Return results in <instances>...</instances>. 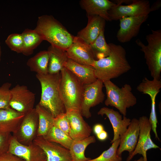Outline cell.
Masks as SVG:
<instances>
[{
    "label": "cell",
    "mask_w": 161,
    "mask_h": 161,
    "mask_svg": "<svg viewBox=\"0 0 161 161\" xmlns=\"http://www.w3.org/2000/svg\"><path fill=\"white\" fill-rule=\"evenodd\" d=\"M35 108L38 117L37 136L44 137L54 126V117L49 111L38 103Z\"/></svg>",
    "instance_id": "obj_26"
},
{
    "label": "cell",
    "mask_w": 161,
    "mask_h": 161,
    "mask_svg": "<svg viewBox=\"0 0 161 161\" xmlns=\"http://www.w3.org/2000/svg\"><path fill=\"white\" fill-rule=\"evenodd\" d=\"M97 114L102 116L106 115L111 123L113 130L114 137L111 140V143L120 138L127 130L131 120L126 116H123L122 117L118 112L106 107L101 108L98 112Z\"/></svg>",
    "instance_id": "obj_18"
},
{
    "label": "cell",
    "mask_w": 161,
    "mask_h": 161,
    "mask_svg": "<svg viewBox=\"0 0 161 161\" xmlns=\"http://www.w3.org/2000/svg\"><path fill=\"white\" fill-rule=\"evenodd\" d=\"M148 17V15H147L124 17L120 19V28L116 35L118 41L120 43H126L137 36L142 24Z\"/></svg>",
    "instance_id": "obj_14"
},
{
    "label": "cell",
    "mask_w": 161,
    "mask_h": 161,
    "mask_svg": "<svg viewBox=\"0 0 161 161\" xmlns=\"http://www.w3.org/2000/svg\"><path fill=\"white\" fill-rule=\"evenodd\" d=\"M103 82L106 95L105 105L115 107L123 116H126L127 109L137 103V99L132 92L131 86L126 84L120 88L111 80Z\"/></svg>",
    "instance_id": "obj_6"
},
{
    "label": "cell",
    "mask_w": 161,
    "mask_h": 161,
    "mask_svg": "<svg viewBox=\"0 0 161 161\" xmlns=\"http://www.w3.org/2000/svg\"><path fill=\"white\" fill-rule=\"evenodd\" d=\"M70 161H73L72 160H71Z\"/></svg>",
    "instance_id": "obj_43"
},
{
    "label": "cell",
    "mask_w": 161,
    "mask_h": 161,
    "mask_svg": "<svg viewBox=\"0 0 161 161\" xmlns=\"http://www.w3.org/2000/svg\"><path fill=\"white\" fill-rule=\"evenodd\" d=\"M60 72V91L66 111L70 109L80 111L84 85L65 67Z\"/></svg>",
    "instance_id": "obj_4"
},
{
    "label": "cell",
    "mask_w": 161,
    "mask_h": 161,
    "mask_svg": "<svg viewBox=\"0 0 161 161\" xmlns=\"http://www.w3.org/2000/svg\"><path fill=\"white\" fill-rule=\"evenodd\" d=\"M151 100V109L150 114L149 120L151 123L152 126V130L154 132L155 138L160 140L157 132V128L158 121L157 117L156 106L155 97L150 98Z\"/></svg>",
    "instance_id": "obj_35"
},
{
    "label": "cell",
    "mask_w": 161,
    "mask_h": 161,
    "mask_svg": "<svg viewBox=\"0 0 161 161\" xmlns=\"http://www.w3.org/2000/svg\"><path fill=\"white\" fill-rule=\"evenodd\" d=\"M11 134L0 132V156L8 152Z\"/></svg>",
    "instance_id": "obj_36"
},
{
    "label": "cell",
    "mask_w": 161,
    "mask_h": 161,
    "mask_svg": "<svg viewBox=\"0 0 161 161\" xmlns=\"http://www.w3.org/2000/svg\"><path fill=\"white\" fill-rule=\"evenodd\" d=\"M8 152L24 161H47L46 155L39 146L33 143L25 145L19 142L13 135L11 137Z\"/></svg>",
    "instance_id": "obj_12"
},
{
    "label": "cell",
    "mask_w": 161,
    "mask_h": 161,
    "mask_svg": "<svg viewBox=\"0 0 161 161\" xmlns=\"http://www.w3.org/2000/svg\"><path fill=\"white\" fill-rule=\"evenodd\" d=\"M148 44L145 45L139 39L135 41L144 55L146 63L153 78L160 79L161 73V30H151L146 35Z\"/></svg>",
    "instance_id": "obj_5"
},
{
    "label": "cell",
    "mask_w": 161,
    "mask_h": 161,
    "mask_svg": "<svg viewBox=\"0 0 161 161\" xmlns=\"http://www.w3.org/2000/svg\"><path fill=\"white\" fill-rule=\"evenodd\" d=\"M5 43L11 50L17 53H22L23 41L21 34L13 33L10 34L5 40Z\"/></svg>",
    "instance_id": "obj_32"
},
{
    "label": "cell",
    "mask_w": 161,
    "mask_h": 161,
    "mask_svg": "<svg viewBox=\"0 0 161 161\" xmlns=\"http://www.w3.org/2000/svg\"><path fill=\"white\" fill-rule=\"evenodd\" d=\"M134 161H144V159L143 157L140 158L139 159L137 160H135Z\"/></svg>",
    "instance_id": "obj_41"
},
{
    "label": "cell",
    "mask_w": 161,
    "mask_h": 161,
    "mask_svg": "<svg viewBox=\"0 0 161 161\" xmlns=\"http://www.w3.org/2000/svg\"><path fill=\"white\" fill-rule=\"evenodd\" d=\"M41 84V94L38 104L49 111L54 117L66 112L60 94L59 85L60 72L46 75L36 74Z\"/></svg>",
    "instance_id": "obj_2"
},
{
    "label": "cell",
    "mask_w": 161,
    "mask_h": 161,
    "mask_svg": "<svg viewBox=\"0 0 161 161\" xmlns=\"http://www.w3.org/2000/svg\"><path fill=\"white\" fill-rule=\"evenodd\" d=\"M49 54L47 50L41 51L27 61V65L31 71L36 74L46 75L48 73Z\"/></svg>",
    "instance_id": "obj_25"
},
{
    "label": "cell",
    "mask_w": 161,
    "mask_h": 161,
    "mask_svg": "<svg viewBox=\"0 0 161 161\" xmlns=\"http://www.w3.org/2000/svg\"><path fill=\"white\" fill-rule=\"evenodd\" d=\"M38 126V115L34 108L25 114L19 129L13 135L20 143L28 145L36 137Z\"/></svg>",
    "instance_id": "obj_13"
},
{
    "label": "cell",
    "mask_w": 161,
    "mask_h": 161,
    "mask_svg": "<svg viewBox=\"0 0 161 161\" xmlns=\"http://www.w3.org/2000/svg\"><path fill=\"white\" fill-rule=\"evenodd\" d=\"M94 136H89L81 140H73L69 149L73 161H86L91 159L85 155V151L90 144L96 142Z\"/></svg>",
    "instance_id": "obj_27"
},
{
    "label": "cell",
    "mask_w": 161,
    "mask_h": 161,
    "mask_svg": "<svg viewBox=\"0 0 161 161\" xmlns=\"http://www.w3.org/2000/svg\"><path fill=\"white\" fill-rule=\"evenodd\" d=\"M120 139L112 143L109 148L104 151L99 156L86 161H122V156L118 155L117 154Z\"/></svg>",
    "instance_id": "obj_31"
},
{
    "label": "cell",
    "mask_w": 161,
    "mask_h": 161,
    "mask_svg": "<svg viewBox=\"0 0 161 161\" xmlns=\"http://www.w3.org/2000/svg\"><path fill=\"white\" fill-rule=\"evenodd\" d=\"M149 1L146 0H133L127 5L116 4L109 11L111 21L119 20L124 17L148 15L150 13Z\"/></svg>",
    "instance_id": "obj_9"
},
{
    "label": "cell",
    "mask_w": 161,
    "mask_h": 161,
    "mask_svg": "<svg viewBox=\"0 0 161 161\" xmlns=\"http://www.w3.org/2000/svg\"><path fill=\"white\" fill-rule=\"evenodd\" d=\"M96 136L98 139L100 141L105 140L108 137V133L104 130Z\"/></svg>",
    "instance_id": "obj_40"
},
{
    "label": "cell",
    "mask_w": 161,
    "mask_h": 161,
    "mask_svg": "<svg viewBox=\"0 0 161 161\" xmlns=\"http://www.w3.org/2000/svg\"><path fill=\"white\" fill-rule=\"evenodd\" d=\"M66 113L70 123L69 136L73 140H82L90 136L92 129L84 120L80 110L70 109Z\"/></svg>",
    "instance_id": "obj_15"
},
{
    "label": "cell",
    "mask_w": 161,
    "mask_h": 161,
    "mask_svg": "<svg viewBox=\"0 0 161 161\" xmlns=\"http://www.w3.org/2000/svg\"><path fill=\"white\" fill-rule=\"evenodd\" d=\"M103 82L97 79L94 82L84 85L80 112L83 117L88 118L91 116V108L102 103L105 95L103 91Z\"/></svg>",
    "instance_id": "obj_7"
},
{
    "label": "cell",
    "mask_w": 161,
    "mask_h": 161,
    "mask_svg": "<svg viewBox=\"0 0 161 161\" xmlns=\"http://www.w3.org/2000/svg\"><path fill=\"white\" fill-rule=\"evenodd\" d=\"M47 51L49 54L48 73L52 74L60 72L68 59L66 50L50 45Z\"/></svg>",
    "instance_id": "obj_23"
},
{
    "label": "cell",
    "mask_w": 161,
    "mask_h": 161,
    "mask_svg": "<svg viewBox=\"0 0 161 161\" xmlns=\"http://www.w3.org/2000/svg\"><path fill=\"white\" fill-rule=\"evenodd\" d=\"M161 88V80L153 78L150 80L145 77L137 86V89L139 92L150 96L157 95L160 91Z\"/></svg>",
    "instance_id": "obj_30"
},
{
    "label": "cell",
    "mask_w": 161,
    "mask_h": 161,
    "mask_svg": "<svg viewBox=\"0 0 161 161\" xmlns=\"http://www.w3.org/2000/svg\"><path fill=\"white\" fill-rule=\"evenodd\" d=\"M1 43L0 42V62L1 60Z\"/></svg>",
    "instance_id": "obj_42"
},
{
    "label": "cell",
    "mask_w": 161,
    "mask_h": 161,
    "mask_svg": "<svg viewBox=\"0 0 161 161\" xmlns=\"http://www.w3.org/2000/svg\"><path fill=\"white\" fill-rule=\"evenodd\" d=\"M54 126L69 136L70 123L66 113L60 114L54 117Z\"/></svg>",
    "instance_id": "obj_34"
},
{
    "label": "cell",
    "mask_w": 161,
    "mask_h": 161,
    "mask_svg": "<svg viewBox=\"0 0 161 161\" xmlns=\"http://www.w3.org/2000/svg\"><path fill=\"white\" fill-rule=\"evenodd\" d=\"M140 131L139 120L134 118L131 120L127 130L120 139L117 154L121 156L123 152L127 151L129 154L134 151L137 143Z\"/></svg>",
    "instance_id": "obj_17"
},
{
    "label": "cell",
    "mask_w": 161,
    "mask_h": 161,
    "mask_svg": "<svg viewBox=\"0 0 161 161\" xmlns=\"http://www.w3.org/2000/svg\"><path fill=\"white\" fill-rule=\"evenodd\" d=\"M23 39V46L22 53L29 56L44 41L42 36L35 29H25L21 33Z\"/></svg>",
    "instance_id": "obj_24"
},
{
    "label": "cell",
    "mask_w": 161,
    "mask_h": 161,
    "mask_svg": "<svg viewBox=\"0 0 161 161\" xmlns=\"http://www.w3.org/2000/svg\"><path fill=\"white\" fill-rule=\"evenodd\" d=\"M80 4L87 15L98 16L107 21H111L109 10L116 5L108 0H82Z\"/></svg>",
    "instance_id": "obj_21"
},
{
    "label": "cell",
    "mask_w": 161,
    "mask_h": 161,
    "mask_svg": "<svg viewBox=\"0 0 161 161\" xmlns=\"http://www.w3.org/2000/svg\"><path fill=\"white\" fill-rule=\"evenodd\" d=\"M108 44L111 50L109 55L95 60L93 65L96 77L103 82L117 78L131 69L126 58L125 49L113 43Z\"/></svg>",
    "instance_id": "obj_1"
},
{
    "label": "cell",
    "mask_w": 161,
    "mask_h": 161,
    "mask_svg": "<svg viewBox=\"0 0 161 161\" xmlns=\"http://www.w3.org/2000/svg\"><path fill=\"white\" fill-rule=\"evenodd\" d=\"M25 114L10 107L0 110V132L16 134L21 123Z\"/></svg>",
    "instance_id": "obj_19"
},
{
    "label": "cell",
    "mask_w": 161,
    "mask_h": 161,
    "mask_svg": "<svg viewBox=\"0 0 161 161\" xmlns=\"http://www.w3.org/2000/svg\"><path fill=\"white\" fill-rule=\"evenodd\" d=\"M43 137L47 140L58 143L69 150L73 141L69 136L54 126Z\"/></svg>",
    "instance_id": "obj_28"
},
{
    "label": "cell",
    "mask_w": 161,
    "mask_h": 161,
    "mask_svg": "<svg viewBox=\"0 0 161 161\" xmlns=\"http://www.w3.org/2000/svg\"><path fill=\"white\" fill-rule=\"evenodd\" d=\"M64 67L69 70L83 85L92 83L97 80L93 67L80 64L68 58Z\"/></svg>",
    "instance_id": "obj_22"
},
{
    "label": "cell",
    "mask_w": 161,
    "mask_h": 161,
    "mask_svg": "<svg viewBox=\"0 0 161 161\" xmlns=\"http://www.w3.org/2000/svg\"><path fill=\"white\" fill-rule=\"evenodd\" d=\"M139 120L140 131L137 144L132 153L129 155L126 161H130L135 155H142L144 161H148L147 152L151 149L160 148L151 138L152 126L149 118L145 116L140 117Z\"/></svg>",
    "instance_id": "obj_8"
},
{
    "label": "cell",
    "mask_w": 161,
    "mask_h": 161,
    "mask_svg": "<svg viewBox=\"0 0 161 161\" xmlns=\"http://www.w3.org/2000/svg\"><path fill=\"white\" fill-rule=\"evenodd\" d=\"M0 161H24L23 159L7 152L0 156Z\"/></svg>",
    "instance_id": "obj_37"
},
{
    "label": "cell",
    "mask_w": 161,
    "mask_h": 161,
    "mask_svg": "<svg viewBox=\"0 0 161 161\" xmlns=\"http://www.w3.org/2000/svg\"><path fill=\"white\" fill-rule=\"evenodd\" d=\"M34 29L40 34L44 40L66 50L73 41L74 36L52 15H44L38 17Z\"/></svg>",
    "instance_id": "obj_3"
},
{
    "label": "cell",
    "mask_w": 161,
    "mask_h": 161,
    "mask_svg": "<svg viewBox=\"0 0 161 161\" xmlns=\"http://www.w3.org/2000/svg\"><path fill=\"white\" fill-rule=\"evenodd\" d=\"M66 51L69 58L82 65L93 67L96 60L90 45L77 36Z\"/></svg>",
    "instance_id": "obj_11"
},
{
    "label": "cell",
    "mask_w": 161,
    "mask_h": 161,
    "mask_svg": "<svg viewBox=\"0 0 161 161\" xmlns=\"http://www.w3.org/2000/svg\"><path fill=\"white\" fill-rule=\"evenodd\" d=\"M33 143L44 151L47 161H70L72 157L69 149L59 144L49 141L43 137L36 136Z\"/></svg>",
    "instance_id": "obj_16"
},
{
    "label": "cell",
    "mask_w": 161,
    "mask_h": 161,
    "mask_svg": "<svg viewBox=\"0 0 161 161\" xmlns=\"http://www.w3.org/2000/svg\"><path fill=\"white\" fill-rule=\"evenodd\" d=\"M104 130V128L103 125L99 123L95 125L93 128V132L96 135Z\"/></svg>",
    "instance_id": "obj_38"
},
{
    "label": "cell",
    "mask_w": 161,
    "mask_h": 161,
    "mask_svg": "<svg viewBox=\"0 0 161 161\" xmlns=\"http://www.w3.org/2000/svg\"><path fill=\"white\" fill-rule=\"evenodd\" d=\"M104 30L101 31L97 38L90 44L96 60L107 57L110 52V47L105 40Z\"/></svg>",
    "instance_id": "obj_29"
},
{
    "label": "cell",
    "mask_w": 161,
    "mask_h": 161,
    "mask_svg": "<svg viewBox=\"0 0 161 161\" xmlns=\"http://www.w3.org/2000/svg\"><path fill=\"white\" fill-rule=\"evenodd\" d=\"M87 25L78 32L76 36L90 45L105 29L106 20L98 16L87 15Z\"/></svg>",
    "instance_id": "obj_20"
},
{
    "label": "cell",
    "mask_w": 161,
    "mask_h": 161,
    "mask_svg": "<svg viewBox=\"0 0 161 161\" xmlns=\"http://www.w3.org/2000/svg\"><path fill=\"white\" fill-rule=\"evenodd\" d=\"M10 92L11 108L25 114L34 108L35 94L26 86L18 84L10 89Z\"/></svg>",
    "instance_id": "obj_10"
},
{
    "label": "cell",
    "mask_w": 161,
    "mask_h": 161,
    "mask_svg": "<svg viewBox=\"0 0 161 161\" xmlns=\"http://www.w3.org/2000/svg\"><path fill=\"white\" fill-rule=\"evenodd\" d=\"M161 7V1L158 0L155 1L150 7V12L155 11L159 9Z\"/></svg>",
    "instance_id": "obj_39"
},
{
    "label": "cell",
    "mask_w": 161,
    "mask_h": 161,
    "mask_svg": "<svg viewBox=\"0 0 161 161\" xmlns=\"http://www.w3.org/2000/svg\"><path fill=\"white\" fill-rule=\"evenodd\" d=\"M11 85V83L6 82L0 86V110L10 107Z\"/></svg>",
    "instance_id": "obj_33"
}]
</instances>
